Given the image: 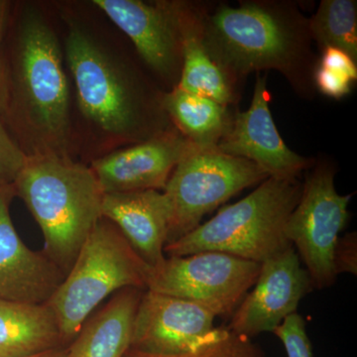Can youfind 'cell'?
Instances as JSON below:
<instances>
[{
	"mask_svg": "<svg viewBox=\"0 0 357 357\" xmlns=\"http://www.w3.org/2000/svg\"><path fill=\"white\" fill-rule=\"evenodd\" d=\"M202 37L208 55L234 82L275 70L309 95L314 54L309 20L290 2L246 1L204 8Z\"/></svg>",
	"mask_w": 357,
	"mask_h": 357,
	"instance_id": "cell-1",
	"label": "cell"
},
{
	"mask_svg": "<svg viewBox=\"0 0 357 357\" xmlns=\"http://www.w3.org/2000/svg\"><path fill=\"white\" fill-rule=\"evenodd\" d=\"M8 110L24 138L26 156H68L69 86L55 32L41 13L21 18Z\"/></svg>",
	"mask_w": 357,
	"mask_h": 357,
	"instance_id": "cell-2",
	"label": "cell"
},
{
	"mask_svg": "<svg viewBox=\"0 0 357 357\" xmlns=\"http://www.w3.org/2000/svg\"><path fill=\"white\" fill-rule=\"evenodd\" d=\"M13 187L43 234V252L67 275L102 218L103 192L93 170L69 156H29Z\"/></svg>",
	"mask_w": 357,
	"mask_h": 357,
	"instance_id": "cell-3",
	"label": "cell"
},
{
	"mask_svg": "<svg viewBox=\"0 0 357 357\" xmlns=\"http://www.w3.org/2000/svg\"><path fill=\"white\" fill-rule=\"evenodd\" d=\"M303 184L268 178L245 198L220 210L210 220L168 244L166 257L217 251L262 263L293 248L286 222L297 206Z\"/></svg>",
	"mask_w": 357,
	"mask_h": 357,
	"instance_id": "cell-4",
	"label": "cell"
},
{
	"mask_svg": "<svg viewBox=\"0 0 357 357\" xmlns=\"http://www.w3.org/2000/svg\"><path fill=\"white\" fill-rule=\"evenodd\" d=\"M151 267L121 230L100 218L82 246L64 281L46 303L55 314L65 347L86 319L117 291L146 290Z\"/></svg>",
	"mask_w": 357,
	"mask_h": 357,
	"instance_id": "cell-5",
	"label": "cell"
},
{
	"mask_svg": "<svg viewBox=\"0 0 357 357\" xmlns=\"http://www.w3.org/2000/svg\"><path fill=\"white\" fill-rule=\"evenodd\" d=\"M65 54L79 109L89 121L114 135L150 138V109L142 91L77 26L68 33Z\"/></svg>",
	"mask_w": 357,
	"mask_h": 357,
	"instance_id": "cell-6",
	"label": "cell"
},
{
	"mask_svg": "<svg viewBox=\"0 0 357 357\" xmlns=\"http://www.w3.org/2000/svg\"><path fill=\"white\" fill-rule=\"evenodd\" d=\"M268 178L249 160L222 153L215 147L192 148L163 191L170 210L167 245L196 229L206 215L232 197Z\"/></svg>",
	"mask_w": 357,
	"mask_h": 357,
	"instance_id": "cell-7",
	"label": "cell"
},
{
	"mask_svg": "<svg viewBox=\"0 0 357 357\" xmlns=\"http://www.w3.org/2000/svg\"><path fill=\"white\" fill-rule=\"evenodd\" d=\"M261 263L204 251L166 257L151 268L146 290L197 303L215 317L230 319L259 276Z\"/></svg>",
	"mask_w": 357,
	"mask_h": 357,
	"instance_id": "cell-8",
	"label": "cell"
},
{
	"mask_svg": "<svg viewBox=\"0 0 357 357\" xmlns=\"http://www.w3.org/2000/svg\"><path fill=\"white\" fill-rule=\"evenodd\" d=\"M335 169L319 163L307 174L297 206L286 222L285 234L311 278L312 288L331 287L337 274L333 250L349 220L351 195L335 187Z\"/></svg>",
	"mask_w": 357,
	"mask_h": 357,
	"instance_id": "cell-9",
	"label": "cell"
},
{
	"mask_svg": "<svg viewBox=\"0 0 357 357\" xmlns=\"http://www.w3.org/2000/svg\"><path fill=\"white\" fill-rule=\"evenodd\" d=\"M251 289L227 326L249 340L262 333H273L284 319L297 312L301 300L314 290L294 248L262 262Z\"/></svg>",
	"mask_w": 357,
	"mask_h": 357,
	"instance_id": "cell-10",
	"label": "cell"
},
{
	"mask_svg": "<svg viewBox=\"0 0 357 357\" xmlns=\"http://www.w3.org/2000/svg\"><path fill=\"white\" fill-rule=\"evenodd\" d=\"M215 318L197 303L145 290L134 319L130 349L159 356L190 354L217 332Z\"/></svg>",
	"mask_w": 357,
	"mask_h": 357,
	"instance_id": "cell-11",
	"label": "cell"
},
{
	"mask_svg": "<svg viewBox=\"0 0 357 357\" xmlns=\"http://www.w3.org/2000/svg\"><path fill=\"white\" fill-rule=\"evenodd\" d=\"M266 77L258 75L249 109L232 114L217 148L222 153L249 160L269 178L297 180L312 160L295 153L282 139L269 109Z\"/></svg>",
	"mask_w": 357,
	"mask_h": 357,
	"instance_id": "cell-12",
	"label": "cell"
},
{
	"mask_svg": "<svg viewBox=\"0 0 357 357\" xmlns=\"http://www.w3.org/2000/svg\"><path fill=\"white\" fill-rule=\"evenodd\" d=\"M93 3L128 35L150 69L172 84V89L177 86L182 69L177 2L95 0Z\"/></svg>",
	"mask_w": 357,
	"mask_h": 357,
	"instance_id": "cell-13",
	"label": "cell"
},
{
	"mask_svg": "<svg viewBox=\"0 0 357 357\" xmlns=\"http://www.w3.org/2000/svg\"><path fill=\"white\" fill-rule=\"evenodd\" d=\"M177 129L95 160L91 169L103 194L163 192L181 160L194 148Z\"/></svg>",
	"mask_w": 357,
	"mask_h": 357,
	"instance_id": "cell-14",
	"label": "cell"
},
{
	"mask_svg": "<svg viewBox=\"0 0 357 357\" xmlns=\"http://www.w3.org/2000/svg\"><path fill=\"white\" fill-rule=\"evenodd\" d=\"M13 185L0 189V299L46 304L66 275L43 251L26 246L11 220Z\"/></svg>",
	"mask_w": 357,
	"mask_h": 357,
	"instance_id": "cell-15",
	"label": "cell"
},
{
	"mask_svg": "<svg viewBox=\"0 0 357 357\" xmlns=\"http://www.w3.org/2000/svg\"><path fill=\"white\" fill-rule=\"evenodd\" d=\"M102 218L114 223L151 268L166 259L170 210L163 192L103 194Z\"/></svg>",
	"mask_w": 357,
	"mask_h": 357,
	"instance_id": "cell-16",
	"label": "cell"
},
{
	"mask_svg": "<svg viewBox=\"0 0 357 357\" xmlns=\"http://www.w3.org/2000/svg\"><path fill=\"white\" fill-rule=\"evenodd\" d=\"M144 291L126 288L110 296L66 347L67 357H123L131 347L134 319Z\"/></svg>",
	"mask_w": 357,
	"mask_h": 357,
	"instance_id": "cell-17",
	"label": "cell"
},
{
	"mask_svg": "<svg viewBox=\"0 0 357 357\" xmlns=\"http://www.w3.org/2000/svg\"><path fill=\"white\" fill-rule=\"evenodd\" d=\"M177 9L182 44V69L177 88L211 98L227 107L234 105L236 84L213 62L204 45L203 4L177 2Z\"/></svg>",
	"mask_w": 357,
	"mask_h": 357,
	"instance_id": "cell-18",
	"label": "cell"
},
{
	"mask_svg": "<svg viewBox=\"0 0 357 357\" xmlns=\"http://www.w3.org/2000/svg\"><path fill=\"white\" fill-rule=\"evenodd\" d=\"M66 347L47 304L0 299V357H29Z\"/></svg>",
	"mask_w": 357,
	"mask_h": 357,
	"instance_id": "cell-19",
	"label": "cell"
},
{
	"mask_svg": "<svg viewBox=\"0 0 357 357\" xmlns=\"http://www.w3.org/2000/svg\"><path fill=\"white\" fill-rule=\"evenodd\" d=\"M176 129L195 147H217L231 122L229 107L206 96L174 88L161 98Z\"/></svg>",
	"mask_w": 357,
	"mask_h": 357,
	"instance_id": "cell-20",
	"label": "cell"
},
{
	"mask_svg": "<svg viewBox=\"0 0 357 357\" xmlns=\"http://www.w3.org/2000/svg\"><path fill=\"white\" fill-rule=\"evenodd\" d=\"M309 30L321 50L333 47L357 63L356 0H323L309 20Z\"/></svg>",
	"mask_w": 357,
	"mask_h": 357,
	"instance_id": "cell-21",
	"label": "cell"
},
{
	"mask_svg": "<svg viewBox=\"0 0 357 357\" xmlns=\"http://www.w3.org/2000/svg\"><path fill=\"white\" fill-rule=\"evenodd\" d=\"M123 357H265L264 351L249 338L236 335L229 328L217 332L196 351L181 356H159L129 349Z\"/></svg>",
	"mask_w": 357,
	"mask_h": 357,
	"instance_id": "cell-22",
	"label": "cell"
},
{
	"mask_svg": "<svg viewBox=\"0 0 357 357\" xmlns=\"http://www.w3.org/2000/svg\"><path fill=\"white\" fill-rule=\"evenodd\" d=\"M273 333L284 344L288 357H312L306 321L298 312L284 319Z\"/></svg>",
	"mask_w": 357,
	"mask_h": 357,
	"instance_id": "cell-23",
	"label": "cell"
},
{
	"mask_svg": "<svg viewBox=\"0 0 357 357\" xmlns=\"http://www.w3.org/2000/svg\"><path fill=\"white\" fill-rule=\"evenodd\" d=\"M26 159L24 151L0 121V189L14 185Z\"/></svg>",
	"mask_w": 357,
	"mask_h": 357,
	"instance_id": "cell-24",
	"label": "cell"
},
{
	"mask_svg": "<svg viewBox=\"0 0 357 357\" xmlns=\"http://www.w3.org/2000/svg\"><path fill=\"white\" fill-rule=\"evenodd\" d=\"M314 86L328 98L340 100L351 91L354 81L337 70L317 64L312 76Z\"/></svg>",
	"mask_w": 357,
	"mask_h": 357,
	"instance_id": "cell-25",
	"label": "cell"
},
{
	"mask_svg": "<svg viewBox=\"0 0 357 357\" xmlns=\"http://www.w3.org/2000/svg\"><path fill=\"white\" fill-rule=\"evenodd\" d=\"M333 267L338 275L357 274V236L356 232L338 237L333 250Z\"/></svg>",
	"mask_w": 357,
	"mask_h": 357,
	"instance_id": "cell-26",
	"label": "cell"
},
{
	"mask_svg": "<svg viewBox=\"0 0 357 357\" xmlns=\"http://www.w3.org/2000/svg\"><path fill=\"white\" fill-rule=\"evenodd\" d=\"M318 65L342 73L354 82L357 79V63L349 55L333 47H326L321 50Z\"/></svg>",
	"mask_w": 357,
	"mask_h": 357,
	"instance_id": "cell-27",
	"label": "cell"
},
{
	"mask_svg": "<svg viewBox=\"0 0 357 357\" xmlns=\"http://www.w3.org/2000/svg\"><path fill=\"white\" fill-rule=\"evenodd\" d=\"M10 98V77L3 61L0 60V114L7 112Z\"/></svg>",
	"mask_w": 357,
	"mask_h": 357,
	"instance_id": "cell-28",
	"label": "cell"
},
{
	"mask_svg": "<svg viewBox=\"0 0 357 357\" xmlns=\"http://www.w3.org/2000/svg\"><path fill=\"white\" fill-rule=\"evenodd\" d=\"M29 357H67V349L60 347V349H51V351L41 352Z\"/></svg>",
	"mask_w": 357,
	"mask_h": 357,
	"instance_id": "cell-29",
	"label": "cell"
},
{
	"mask_svg": "<svg viewBox=\"0 0 357 357\" xmlns=\"http://www.w3.org/2000/svg\"><path fill=\"white\" fill-rule=\"evenodd\" d=\"M6 2L0 0V40H1L2 30H3L4 17H6Z\"/></svg>",
	"mask_w": 357,
	"mask_h": 357,
	"instance_id": "cell-30",
	"label": "cell"
}]
</instances>
